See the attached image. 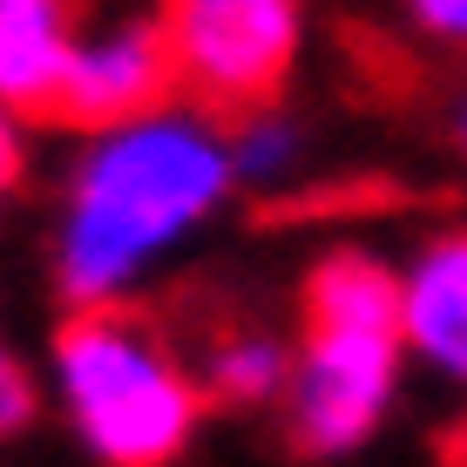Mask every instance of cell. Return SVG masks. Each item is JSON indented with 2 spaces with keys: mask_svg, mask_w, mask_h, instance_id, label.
<instances>
[{
  "mask_svg": "<svg viewBox=\"0 0 467 467\" xmlns=\"http://www.w3.org/2000/svg\"><path fill=\"white\" fill-rule=\"evenodd\" d=\"M231 197V136L211 109L163 102L136 122L88 129L55 223L61 298L75 312L129 305V292L183 244H197Z\"/></svg>",
  "mask_w": 467,
  "mask_h": 467,
  "instance_id": "obj_1",
  "label": "cell"
},
{
  "mask_svg": "<svg viewBox=\"0 0 467 467\" xmlns=\"http://www.w3.org/2000/svg\"><path fill=\"white\" fill-rule=\"evenodd\" d=\"M407 379L400 339V278L373 251H326L305 271L292 386H285V441L312 461H346L386 427Z\"/></svg>",
  "mask_w": 467,
  "mask_h": 467,
  "instance_id": "obj_2",
  "label": "cell"
},
{
  "mask_svg": "<svg viewBox=\"0 0 467 467\" xmlns=\"http://www.w3.org/2000/svg\"><path fill=\"white\" fill-rule=\"evenodd\" d=\"M55 400L88 461L176 467L203 427L197 366L129 305H88L55 332Z\"/></svg>",
  "mask_w": 467,
  "mask_h": 467,
  "instance_id": "obj_3",
  "label": "cell"
},
{
  "mask_svg": "<svg viewBox=\"0 0 467 467\" xmlns=\"http://www.w3.org/2000/svg\"><path fill=\"white\" fill-rule=\"evenodd\" d=\"M176 95L211 116H251L285 95L305 47V0H163Z\"/></svg>",
  "mask_w": 467,
  "mask_h": 467,
  "instance_id": "obj_4",
  "label": "cell"
},
{
  "mask_svg": "<svg viewBox=\"0 0 467 467\" xmlns=\"http://www.w3.org/2000/svg\"><path fill=\"white\" fill-rule=\"evenodd\" d=\"M163 102H176L163 0H88V7H75V47H68L55 116L82 129H109V122L150 116Z\"/></svg>",
  "mask_w": 467,
  "mask_h": 467,
  "instance_id": "obj_5",
  "label": "cell"
},
{
  "mask_svg": "<svg viewBox=\"0 0 467 467\" xmlns=\"http://www.w3.org/2000/svg\"><path fill=\"white\" fill-rule=\"evenodd\" d=\"M393 278H400L407 366L467 393V223L427 231L407 251V265H393Z\"/></svg>",
  "mask_w": 467,
  "mask_h": 467,
  "instance_id": "obj_6",
  "label": "cell"
},
{
  "mask_svg": "<svg viewBox=\"0 0 467 467\" xmlns=\"http://www.w3.org/2000/svg\"><path fill=\"white\" fill-rule=\"evenodd\" d=\"M75 47V0H0V109L55 116Z\"/></svg>",
  "mask_w": 467,
  "mask_h": 467,
  "instance_id": "obj_7",
  "label": "cell"
},
{
  "mask_svg": "<svg viewBox=\"0 0 467 467\" xmlns=\"http://www.w3.org/2000/svg\"><path fill=\"white\" fill-rule=\"evenodd\" d=\"M197 386L203 407H285V386H292V346L265 326H231L203 346L197 359Z\"/></svg>",
  "mask_w": 467,
  "mask_h": 467,
  "instance_id": "obj_8",
  "label": "cell"
},
{
  "mask_svg": "<svg viewBox=\"0 0 467 467\" xmlns=\"http://www.w3.org/2000/svg\"><path fill=\"white\" fill-rule=\"evenodd\" d=\"M231 176L237 190H278L292 183L298 163H305V129L292 116H278V102L271 109H251V116H231Z\"/></svg>",
  "mask_w": 467,
  "mask_h": 467,
  "instance_id": "obj_9",
  "label": "cell"
},
{
  "mask_svg": "<svg viewBox=\"0 0 467 467\" xmlns=\"http://www.w3.org/2000/svg\"><path fill=\"white\" fill-rule=\"evenodd\" d=\"M35 407H41L35 373H27V366L7 352V339H0V447H7V441H21V433L35 427Z\"/></svg>",
  "mask_w": 467,
  "mask_h": 467,
  "instance_id": "obj_10",
  "label": "cell"
},
{
  "mask_svg": "<svg viewBox=\"0 0 467 467\" xmlns=\"http://www.w3.org/2000/svg\"><path fill=\"white\" fill-rule=\"evenodd\" d=\"M407 14V27L433 47H461L467 55V0H393Z\"/></svg>",
  "mask_w": 467,
  "mask_h": 467,
  "instance_id": "obj_11",
  "label": "cell"
},
{
  "mask_svg": "<svg viewBox=\"0 0 467 467\" xmlns=\"http://www.w3.org/2000/svg\"><path fill=\"white\" fill-rule=\"evenodd\" d=\"M21 183V129H14V116L0 109V197Z\"/></svg>",
  "mask_w": 467,
  "mask_h": 467,
  "instance_id": "obj_12",
  "label": "cell"
},
{
  "mask_svg": "<svg viewBox=\"0 0 467 467\" xmlns=\"http://www.w3.org/2000/svg\"><path fill=\"white\" fill-rule=\"evenodd\" d=\"M447 129H454V150H461V163H467V88L454 95V109H447Z\"/></svg>",
  "mask_w": 467,
  "mask_h": 467,
  "instance_id": "obj_13",
  "label": "cell"
}]
</instances>
